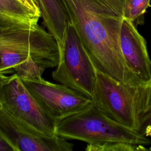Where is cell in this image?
Returning a JSON list of instances; mask_svg holds the SVG:
<instances>
[{"label": "cell", "mask_w": 151, "mask_h": 151, "mask_svg": "<svg viewBox=\"0 0 151 151\" xmlns=\"http://www.w3.org/2000/svg\"><path fill=\"white\" fill-rule=\"evenodd\" d=\"M97 71L133 86L143 84L122 53L124 0H59Z\"/></svg>", "instance_id": "cell-1"}, {"label": "cell", "mask_w": 151, "mask_h": 151, "mask_svg": "<svg viewBox=\"0 0 151 151\" xmlns=\"http://www.w3.org/2000/svg\"><path fill=\"white\" fill-rule=\"evenodd\" d=\"M57 136L91 145L127 142L150 146L151 140L138 131L122 125L102 113L93 103L89 107L60 120Z\"/></svg>", "instance_id": "cell-2"}, {"label": "cell", "mask_w": 151, "mask_h": 151, "mask_svg": "<svg viewBox=\"0 0 151 151\" xmlns=\"http://www.w3.org/2000/svg\"><path fill=\"white\" fill-rule=\"evenodd\" d=\"M31 58L47 68L57 66L59 50L51 34L40 25L34 29L0 31V74H14L18 66Z\"/></svg>", "instance_id": "cell-3"}, {"label": "cell", "mask_w": 151, "mask_h": 151, "mask_svg": "<svg viewBox=\"0 0 151 151\" xmlns=\"http://www.w3.org/2000/svg\"><path fill=\"white\" fill-rule=\"evenodd\" d=\"M143 86L123 83L97 71L94 104L111 120L139 132L140 94Z\"/></svg>", "instance_id": "cell-4"}, {"label": "cell", "mask_w": 151, "mask_h": 151, "mask_svg": "<svg viewBox=\"0 0 151 151\" xmlns=\"http://www.w3.org/2000/svg\"><path fill=\"white\" fill-rule=\"evenodd\" d=\"M52 78L93 99L97 70L74 27L69 22L61 60L52 73Z\"/></svg>", "instance_id": "cell-5"}, {"label": "cell", "mask_w": 151, "mask_h": 151, "mask_svg": "<svg viewBox=\"0 0 151 151\" xmlns=\"http://www.w3.org/2000/svg\"><path fill=\"white\" fill-rule=\"evenodd\" d=\"M3 108L17 119L42 133L55 136L59 122L29 92L16 74L8 76L3 87Z\"/></svg>", "instance_id": "cell-6"}, {"label": "cell", "mask_w": 151, "mask_h": 151, "mask_svg": "<svg viewBox=\"0 0 151 151\" xmlns=\"http://www.w3.org/2000/svg\"><path fill=\"white\" fill-rule=\"evenodd\" d=\"M21 80L40 104L58 121L80 112L94 103L92 98L64 84L45 80L42 77Z\"/></svg>", "instance_id": "cell-7"}, {"label": "cell", "mask_w": 151, "mask_h": 151, "mask_svg": "<svg viewBox=\"0 0 151 151\" xmlns=\"http://www.w3.org/2000/svg\"><path fill=\"white\" fill-rule=\"evenodd\" d=\"M0 136L14 151H71L74 147L66 139L48 136L4 108L0 110Z\"/></svg>", "instance_id": "cell-8"}, {"label": "cell", "mask_w": 151, "mask_h": 151, "mask_svg": "<svg viewBox=\"0 0 151 151\" xmlns=\"http://www.w3.org/2000/svg\"><path fill=\"white\" fill-rule=\"evenodd\" d=\"M120 39L122 53L128 68L143 84H147L151 80V59L145 39L132 22L124 18Z\"/></svg>", "instance_id": "cell-9"}, {"label": "cell", "mask_w": 151, "mask_h": 151, "mask_svg": "<svg viewBox=\"0 0 151 151\" xmlns=\"http://www.w3.org/2000/svg\"><path fill=\"white\" fill-rule=\"evenodd\" d=\"M44 25L55 40L62 58L64 42L69 20L59 0H37Z\"/></svg>", "instance_id": "cell-10"}, {"label": "cell", "mask_w": 151, "mask_h": 151, "mask_svg": "<svg viewBox=\"0 0 151 151\" xmlns=\"http://www.w3.org/2000/svg\"><path fill=\"white\" fill-rule=\"evenodd\" d=\"M40 18L17 0H0V31L35 28Z\"/></svg>", "instance_id": "cell-11"}, {"label": "cell", "mask_w": 151, "mask_h": 151, "mask_svg": "<svg viewBox=\"0 0 151 151\" xmlns=\"http://www.w3.org/2000/svg\"><path fill=\"white\" fill-rule=\"evenodd\" d=\"M151 0H124L123 18L132 22L136 26L144 23V15L150 7Z\"/></svg>", "instance_id": "cell-12"}, {"label": "cell", "mask_w": 151, "mask_h": 151, "mask_svg": "<svg viewBox=\"0 0 151 151\" xmlns=\"http://www.w3.org/2000/svg\"><path fill=\"white\" fill-rule=\"evenodd\" d=\"M148 146L127 142H110L100 145L87 144L86 151H147L151 150Z\"/></svg>", "instance_id": "cell-13"}, {"label": "cell", "mask_w": 151, "mask_h": 151, "mask_svg": "<svg viewBox=\"0 0 151 151\" xmlns=\"http://www.w3.org/2000/svg\"><path fill=\"white\" fill-rule=\"evenodd\" d=\"M151 111V80L149 83L143 86L140 94V117ZM140 119V118H139Z\"/></svg>", "instance_id": "cell-14"}, {"label": "cell", "mask_w": 151, "mask_h": 151, "mask_svg": "<svg viewBox=\"0 0 151 151\" xmlns=\"http://www.w3.org/2000/svg\"><path fill=\"white\" fill-rule=\"evenodd\" d=\"M139 132L147 137L151 136V111L140 117Z\"/></svg>", "instance_id": "cell-15"}, {"label": "cell", "mask_w": 151, "mask_h": 151, "mask_svg": "<svg viewBox=\"0 0 151 151\" xmlns=\"http://www.w3.org/2000/svg\"><path fill=\"white\" fill-rule=\"evenodd\" d=\"M19 3L33 13L41 16V12L37 0H17Z\"/></svg>", "instance_id": "cell-16"}, {"label": "cell", "mask_w": 151, "mask_h": 151, "mask_svg": "<svg viewBox=\"0 0 151 151\" xmlns=\"http://www.w3.org/2000/svg\"><path fill=\"white\" fill-rule=\"evenodd\" d=\"M8 76L0 74V110L3 108V103H4V95H3V87L6 82Z\"/></svg>", "instance_id": "cell-17"}, {"label": "cell", "mask_w": 151, "mask_h": 151, "mask_svg": "<svg viewBox=\"0 0 151 151\" xmlns=\"http://www.w3.org/2000/svg\"><path fill=\"white\" fill-rule=\"evenodd\" d=\"M0 151H14L11 146L0 136Z\"/></svg>", "instance_id": "cell-18"}, {"label": "cell", "mask_w": 151, "mask_h": 151, "mask_svg": "<svg viewBox=\"0 0 151 151\" xmlns=\"http://www.w3.org/2000/svg\"><path fill=\"white\" fill-rule=\"evenodd\" d=\"M1 60L0 58V68H1Z\"/></svg>", "instance_id": "cell-19"}]
</instances>
